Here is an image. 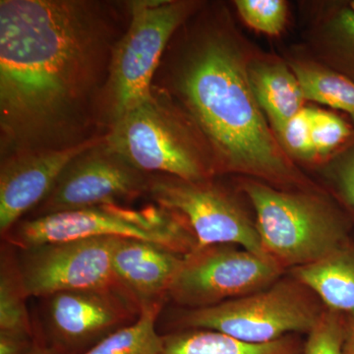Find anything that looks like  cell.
I'll list each match as a JSON object with an SVG mask.
<instances>
[{"label": "cell", "mask_w": 354, "mask_h": 354, "mask_svg": "<svg viewBox=\"0 0 354 354\" xmlns=\"http://www.w3.org/2000/svg\"><path fill=\"white\" fill-rule=\"evenodd\" d=\"M99 18L85 2L0 1L2 139L23 152L73 132L99 72Z\"/></svg>", "instance_id": "1"}, {"label": "cell", "mask_w": 354, "mask_h": 354, "mask_svg": "<svg viewBox=\"0 0 354 354\" xmlns=\"http://www.w3.org/2000/svg\"><path fill=\"white\" fill-rule=\"evenodd\" d=\"M247 66L232 44L209 38L184 65L179 91L227 169L271 181L290 180V167L254 95Z\"/></svg>", "instance_id": "2"}, {"label": "cell", "mask_w": 354, "mask_h": 354, "mask_svg": "<svg viewBox=\"0 0 354 354\" xmlns=\"http://www.w3.org/2000/svg\"><path fill=\"white\" fill-rule=\"evenodd\" d=\"M243 189L256 212L263 250L283 269L322 259L353 236V218L323 198L254 180Z\"/></svg>", "instance_id": "3"}, {"label": "cell", "mask_w": 354, "mask_h": 354, "mask_svg": "<svg viewBox=\"0 0 354 354\" xmlns=\"http://www.w3.org/2000/svg\"><path fill=\"white\" fill-rule=\"evenodd\" d=\"M97 237L152 242L181 255L196 248L194 236L183 221L160 207L137 212L111 205L35 216L20 221L3 239L14 248L24 250Z\"/></svg>", "instance_id": "4"}, {"label": "cell", "mask_w": 354, "mask_h": 354, "mask_svg": "<svg viewBox=\"0 0 354 354\" xmlns=\"http://www.w3.org/2000/svg\"><path fill=\"white\" fill-rule=\"evenodd\" d=\"M326 307L291 277L215 306L184 309L177 322L188 330H215L251 344L278 341L295 333H308Z\"/></svg>", "instance_id": "5"}, {"label": "cell", "mask_w": 354, "mask_h": 354, "mask_svg": "<svg viewBox=\"0 0 354 354\" xmlns=\"http://www.w3.org/2000/svg\"><path fill=\"white\" fill-rule=\"evenodd\" d=\"M180 1L130 2L129 27L114 46L106 81L111 121L153 97L151 83L167 41L190 12Z\"/></svg>", "instance_id": "6"}, {"label": "cell", "mask_w": 354, "mask_h": 354, "mask_svg": "<svg viewBox=\"0 0 354 354\" xmlns=\"http://www.w3.org/2000/svg\"><path fill=\"white\" fill-rule=\"evenodd\" d=\"M104 143L144 174L160 172L191 183L206 179V167L189 134L153 95L114 121Z\"/></svg>", "instance_id": "7"}, {"label": "cell", "mask_w": 354, "mask_h": 354, "mask_svg": "<svg viewBox=\"0 0 354 354\" xmlns=\"http://www.w3.org/2000/svg\"><path fill=\"white\" fill-rule=\"evenodd\" d=\"M285 270L272 258L232 244L195 249L184 256L167 299L187 310L215 306L269 288Z\"/></svg>", "instance_id": "8"}, {"label": "cell", "mask_w": 354, "mask_h": 354, "mask_svg": "<svg viewBox=\"0 0 354 354\" xmlns=\"http://www.w3.org/2000/svg\"><path fill=\"white\" fill-rule=\"evenodd\" d=\"M147 193L158 207L183 221L196 241L195 249L232 244L269 257L263 250L256 223L216 186L171 176L153 177Z\"/></svg>", "instance_id": "9"}, {"label": "cell", "mask_w": 354, "mask_h": 354, "mask_svg": "<svg viewBox=\"0 0 354 354\" xmlns=\"http://www.w3.org/2000/svg\"><path fill=\"white\" fill-rule=\"evenodd\" d=\"M118 239L97 237L19 250L18 267L28 297L104 288L122 290L113 271V249Z\"/></svg>", "instance_id": "10"}, {"label": "cell", "mask_w": 354, "mask_h": 354, "mask_svg": "<svg viewBox=\"0 0 354 354\" xmlns=\"http://www.w3.org/2000/svg\"><path fill=\"white\" fill-rule=\"evenodd\" d=\"M48 344L62 354H81L136 322L141 310L118 288L64 291L44 298Z\"/></svg>", "instance_id": "11"}, {"label": "cell", "mask_w": 354, "mask_h": 354, "mask_svg": "<svg viewBox=\"0 0 354 354\" xmlns=\"http://www.w3.org/2000/svg\"><path fill=\"white\" fill-rule=\"evenodd\" d=\"M149 183L148 174L128 164L102 138L65 167L36 216L116 205L148 192Z\"/></svg>", "instance_id": "12"}, {"label": "cell", "mask_w": 354, "mask_h": 354, "mask_svg": "<svg viewBox=\"0 0 354 354\" xmlns=\"http://www.w3.org/2000/svg\"><path fill=\"white\" fill-rule=\"evenodd\" d=\"M102 138L65 148L30 151L11 156L0 171V232L4 236L48 197L65 167Z\"/></svg>", "instance_id": "13"}, {"label": "cell", "mask_w": 354, "mask_h": 354, "mask_svg": "<svg viewBox=\"0 0 354 354\" xmlns=\"http://www.w3.org/2000/svg\"><path fill=\"white\" fill-rule=\"evenodd\" d=\"M184 256L152 242L118 239L113 253L114 278L141 312L162 308Z\"/></svg>", "instance_id": "14"}, {"label": "cell", "mask_w": 354, "mask_h": 354, "mask_svg": "<svg viewBox=\"0 0 354 354\" xmlns=\"http://www.w3.org/2000/svg\"><path fill=\"white\" fill-rule=\"evenodd\" d=\"M324 306L354 319V237L322 259L290 270Z\"/></svg>", "instance_id": "15"}, {"label": "cell", "mask_w": 354, "mask_h": 354, "mask_svg": "<svg viewBox=\"0 0 354 354\" xmlns=\"http://www.w3.org/2000/svg\"><path fill=\"white\" fill-rule=\"evenodd\" d=\"M247 72L258 104L279 136L288 121L305 108L299 81L292 69L276 62H253Z\"/></svg>", "instance_id": "16"}, {"label": "cell", "mask_w": 354, "mask_h": 354, "mask_svg": "<svg viewBox=\"0 0 354 354\" xmlns=\"http://www.w3.org/2000/svg\"><path fill=\"white\" fill-rule=\"evenodd\" d=\"M162 354H302L299 342L293 335L266 344L239 341L221 333L187 330L162 335Z\"/></svg>", "instance_id": "17"}, {"label": "cell", "mask_w": 354, "mask_h": 354, "mask_svg": "<svg viewBox=\"0 0 354 354\" xmlns=\"http://www.w3.org/2000/svg\"><path fill=\"white\" fill-rule=\"evenodd\" d=\"M13 247L6 243L2 247L0 266V330L36 335L28 311L26 293L17 255Z\"/></svg>", "instance_id": "18"}, {"label": "cell", "mask_w": 354, "mask_h": 354, "mask_svg": "<svg viewBox=\"0 0 354 354\" xmlns=\"http://www.w3.org/2000/svg\"><path fill=\"white\" fill-rule=\"evenodd\" d=\"M297 75L305 99L348 114L354 127V82L327 67L297 64L290 67Z\"/></svg>", "instance_id": "19"}, {"label": "cell", "mask_w": 354, "mask_h": 354, "mask_svg": "<svg viewBox=\"0 0 354 354\" xmlns=\"http://www.w3.org/2000/svg\"><path fill=\"white\" fill-rule=\"evenodd\" d=\"M160 307L142 311L138 320L104 337L81 354H162L164 339L156 324Z\"/></svg>", "instance_id": "20"}, {"label": "cell", "mask_w": 354, "mask_h": 354, "mask_svg": "<svg viewBox=\"0 0 354 354\" xmlns=\"http://www.w3.org/2000/svg\"><path fill=\"white\" fill-rule=\"evenodd\" d=\"M322 43L332 69L354 82V6H339L325 21Z\"/></svg>", "instance_id": "21"}, {"label": "cell", "mask_w": 354, "mask_h": 354, "mask_svg": "<svg viewBox=\"0 0 354 354\" xmlns=\"http://www.w3.org/2000/svg\"><path fill=\"white\" fill-rule=\"evenodd\" d=\"M348 319L326 308L308 333L302 354H342Z\"/></svg>", "instance_id": "22"}, {"label": "cell", "mask_w": 354, "mask_h": 354, "mask_svg": "<svg viewBox=\"0 0 354 354\" xmlns=\"http://www.w3.org/2000/svg\"><path fill=\"white\" fill-rule=\"evenodd\" d=\"M354 137V128L344 118L330 111L314 109L312 115V141L316 155L327 156L348 145Z\"/></svg>", "instance_id": "23"}, {"label": "cell", "mask_w": 354, "mask_h": 354, "mask_svg": "<svg viewBox=\"0 0 354 354\" xmlns=\"http://www.w3.org/2000/svg\"><path fill=\"white\" fill-rule=\"evenodd\" d=\"M237 10L247 25L267 35L283 31L288 16V6L283 0H237Z\"/></svg>", "instance_id": "24"}, {"label": "cell", "mask_w": 354, "mask_h": 354, "mask_svg": "<svg viewBox=\"0 0 354 354\" xmlns=\"http://www.w3.org/2000/svg\"><path fill=\"white\" fill-rule=\"evenodd\" d=\"M314 109L304 108L288 121L279 135L286 150L301 160H312L316 156L312 141V115Z\"/></svg>", "instance_id": "25"}, {"label": "cell", "mask_w": 354, "mask_h": 354, "mask_svg": "<svg viewBox=\"0 0 354 354\" xmlns=\"http://www.w3.org/2000/svg\"><path fill=\"white\" fill-rule=\"evenodd\" d=\"M330 174L335 193L354 216V137L333 160Z\"/></svg>", "instance_id": "26"}, {"label": "cell", "mask_w": 354, "mask_h": 354, "mask_svg": "<svg viewBox=\"0 0 354 354\" xmlns=\"http://www.w3.org/2000/svg\"><path fill=\"white\" fill-rule=\"evenodd\" d=\"M35 335L0 330V354H30Z\"/></svg>", "instance_id": "27"}, {"label": "cell", "mask_w": 354, "mask_h": 354, "mask_svg": "<svg viewBox=\"0 0 354 354\" xmlns=\"http://www.w3.org/2000/svg\"><path fill=\"white\" fill-rule=\"evenodd\" d=\"M30 354H62L57 348L44 342L41 337H35L34 346Z\"/></svg>", "instance_id": "28"}, {"label": "cell", "mask_w": 354, "mask_h": 354, "mask_svg": "<svg viewBox=\"0 0 354 354\" xmlns=\"http://www.w3.org/2000/svg\"><path fill=\"white\" fill-rule=\"evenodd\" d=\"M342 354H354V319L353 320L348 319Z\"/></svg>", "instance_id": "29"}]
</instances>
